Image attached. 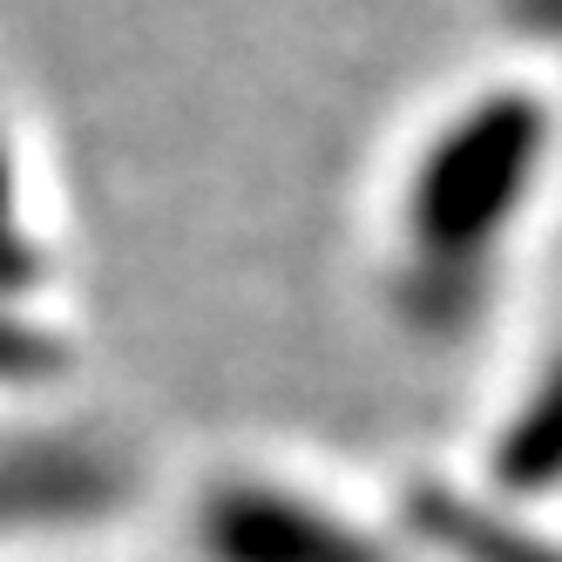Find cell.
I'll return each instance as SVG.
<instances>
[{
  "label": "cell",
  "mask_w": 562,
  "mask_h": 562,
  "mask_svg": "<svg viewBox=\"0 0 562 562\" xmlns=\"http://www.w3.org/2000/svg\"><path fill=\"white\" fill-rule=\"evenodd\" d=\"M224 562H380V549L352 542L312 508H285L278 495H231L211 521Z\"/></svg>",
  "instance_id": "obj_2"
},
{
  "label": "cell",
  "mask_w": 562,
  "mask_h": 562,
  "mask_svg": "<svg viewBox=\"0 0 562 562\" xmlns=\"http://www.w3.org/2000/svg\"><path fill=\"white\" fill-rule=\"evenodd\" d=\"M34 271L21 231H14V170H8V149H0V278H21Z\"/></svg>",
  "instance_id": "obj_3"
},
{
  "label": "cell",
  "mask_w": 562,
  "mask_h": 562,
  "mask_svg": "<svg viewBox=\"0 0 562 562\" xmlns=\"http://www.w3.org/2000/svg\"><path fill=\"white\" fill-rule=\"evenodd\" d=\"M542 136H549V115L536 95H488L427 149L414 196H407V237L427 258V278L454 285L481 265V251L502 237L508 211L529 196Z\"/></svg>",
  "instance_id": "obj_1"
},
{
  "label": "cell",
  "mask_w": 562,
  "mask_h": 562,
  "mask_svg": "<svg viewBox=\"0 0 562 562\" xmlns=\"http://www.w3.org/2000/svg\"><path fill=\"white\" fill-rule=\"evenodd\" d=\"M508 14L536 34H562V0H508Z\"/></svg>",
  "instance_id": "obj_5"
},
{
  "label": "cell",
  "mask_w": 562,
  "mask_h": 562,
  "mask_svg": "<svg viewBox=\"0 0 562 562\" xmlns=\"http://www.w3.org/2000/svg\"><path fill=\"white\" fill-rule=\"evenodd\" d=\"M48 359V346H42V333H21V326H8V318H0V367H42Z\"/></svg>",
  "instance_id": "obj_4"
}]
</instances>
